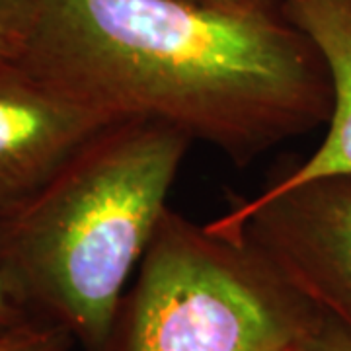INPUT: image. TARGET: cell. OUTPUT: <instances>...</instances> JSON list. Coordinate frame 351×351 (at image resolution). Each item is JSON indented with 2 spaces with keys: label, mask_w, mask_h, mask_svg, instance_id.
<instances>
[{
  "label": "cell",
  "mask_w": 351,
  "mask_h": 351,
  "mask_svg": "<svg viewBox=\"0 0 351 351\" xmlns=\"http://www.w3.org/2000/svg\"><path fill=\"white\" fill-rule=\"evenodd\" d=\"M283 8L322 53L332 76L334 106L318 149L269 184L271 188L351 174V0H289Z\"/></svg>",
  "instance_id": "8992f818"
},
{
  "label": "cell",
  "mask_w": 351,
  "mask_h": 351,
  "mask_svg": "<svg viewBox=\"0 0 351 351\" xmlns=\"http://www.w3.org/2000/svg\"><path fill=\"white\" fill-rule=\"evenodd\" d=\"M38 10L39 0H0V66L20 63Z\"/></svg>",
  "instance_id": "52a82bcc"
},
{
  "label": "cell",
  "mask_w": 351,
  "mask_h": 351,
  "mask_svg": "<svg viewBox=\"0 0 351 351\" xmlns=\"http://www.w3.org/2000/svg\"><path fill=\"white\" fill-rule=\"evenodd\" d=\"M112 121L25 73L0 66V219L43 189Z\"/></svg>",
  "instance_id": "5b68a950"
},
{
  "label": "cell",
  "mask_w": 351,
  "mask_h": 351,
  "mask_svg": "<svg viewBox=\"0 0 351 351\" xmlns=\"http://www.w3.org/2000/svg\"><path fill=\"white\" fill-rule=\"evenodd\" d=\"M189 145L158 121H112L0 219V263L36 320L101 351Z\"/></svg>",
  "instance_id": "7a4b0ae2"
},
{
  "label": "cell",
  "mask_w": 351,
  "mask_h": 351,
  "mask_svg": "<svg viewBox=\"0 0 351 351\" xmlns=\"http://www.w3.org/2000/svg\"><path fill=\"white\" fill-rule=\"evenodd\" d=\"M207 226L252 242L304 297L351 332V174L232 197Z\"/></svg>",
  "instance_id": "277c9868"
},
{
  "label": "cell",
  "mask_w": 351,
  "mask_h": 351,
  "mask_svg": "<svg viewBox=\"0 0 351 351\" xmlns=\"http://www.w3.org/2000/svg\"><path fill=\"white\" fill-rule=\"evenodd\" d=\"M301 351H351V332L334 318L324 316L320 328L304 341Z\"/></svg>",
  "instance_id": "30bf717a"
},
{
  "label": "cell",
  "mask_w": 351,
  "mask_h": 351,
  "mask_svg": "<svg viewBox=\"0 0 351 351\" xmlns=\"http://www.w3.org/2000/svg\"><path fill=\"white\" fill-rule=\"evenodd\" d=\"M32 320H36V318L29 314L24 302L16 295L12 283L0 263V339L10 336L12 332L20 330Z\"/></svg>",
  "instance_id": "9c48e42d"
},
{
  "label": "cell",
  "mask_w": 351,
  "mask_h": 351,
  "mask_svg": "<svg viewBox=\"0 0 351 351\" xmlns=\"http://www.w3.org/2000/svg\"><path fill=\"white\" fill-rule=\"evenodd\" d=\"M75 348V339L64 328L41 320H32L0 339V351H73Z\"/></svg>",
  "instance_id": "ba28073f"
},
{
  "label": "cell",
  "mask_w": 351,
  "mask_h": 351,
  "mask_svg": "<svg viewBox=\"0 0 351 351\" xmlns=\"http://www.w3.org/2000/svg\"><path fill=\"white\" fill-rule=\"evenodd\" d=\"M324 316L244 237L168 207L101 351H301Z\"/></svg>",
  "instance_id": "3957f363"
},
{
  "label": "cell",
  "mask_w": 351,
  "mask_h": 351,
  "mask_svg": "<svg viewBox=\"0 0 351 351\" xmlns=\"http://www.w3.org/2000/svg\"><path fill=\"white\" fill-rule=\"evenodd\" d=\"M20 66L110 119H151L237 166L326 125L328 64L283 2L39 0Z\"/></svg>",
  "instance_id": "6da1fadb"
},
{
  "label": "cell",
  "mask_w": 351,
  "mask_h": 351,
  "mask_svg": "<svg viewBox=\"0 0 351 351\" xmlns=\"http://www.w3.org/2000/svg\"><path fill=\"white\" fill-rule=\"evenodd\" d=\"M199 2H250V0H199ZM271 2H289V0H271Z\"/></svg>",
  "instance_id": "8fae6325"
}]
</instances>
